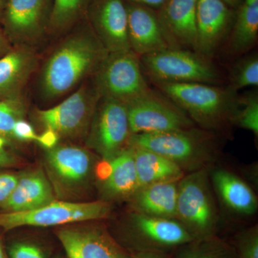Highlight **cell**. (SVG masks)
<instances>
[{
    "instance_id": "29",
    "label": "cell",
    "mask_w": 258,
    "mask_h": 258,
    "mask_svg": "<svg viewBox=\"0 0 258 258\" xmlns=\"http://www.w3.org/2000/svg\"><path fill=\"white\" fill-rule=\"evenodd\" d=\"M234 126L249 131L258 137V95L256 91L238 96V106L234 117Z\"/></svg>"
},
{
    "instance_id": "30",
    "label": "cell",
    "mask_w": 258,
    "mask_h": 258,
    "mask_svg": "<svg viewBox=\"0 0 258 258\" xmlns=\"http://www.w3.org/2000/svg\"><path fill=\"white\" fill-rule=\"evenodd\" d=\"M26 114V105L22 97L0 100V137L13 141L15 123L24 119Z\"/></svg>"
},
{
    "instance_id": "13",
    "label": "cell",
    "mask_w": 258,
    "mask_h": 258,
    "mask_svg": "<svg viewBox=\"0 0 258 258\" xmlns=\"http://www.w3.org/2000/svg\"><path fill=\"white\" fill-rule=\"evenodd\" d=\"M80 222L57 227L56 237L67 258H127L128 252L103 226Z\"/></svg>"
},
{
    "instance_id": "43",
    "label": "cell",
    "mask_w": 258,
    "mask_h": 258,
    "mask_svg": "<svg viewBox=\"0 0 258 258\" xmlns=\"http://www.w3.org/2000/svg\"><path fill=\"white\" fill-rule=\"evenodd\" d=\"M52 258H67L66 257V256L62 255V254H55V256H54Z\"/></svg>"
},
{
    "instance_id": "1",
    "label": "cell",
    "mask_w": 258,
    "mask_h": 258,
    "mask_svg": "<svg viewBox=\"0 0 258 258\" xmlns=\"http://www.w3.org/2000/svg\"><path fill=\"white\" fill-rule=\"evenodd\" d=\"M109 52L92 28L68 37L51 54L40 77V91L47 99L69 93L90 75L96 74Z\"/></svg>"
},
{
    "instance_id": "26",
    "label": "cell",
    "mask_w": 258,
    "mask_h": 258,
    "mask_svg": "<svg viewBox=\"0 0 258 258\" xmlns=\"http://www.w3.org/2000/svg\"><path fill=\"white\" fill-rule=\"evenodd\" d=\"M174 252V258H237L234 247L217 235L193 240Z\"/></svg>"
},
{
    "instance_id": "16",
    "label": "cell",
    "mask_w": 258,
    "mask_h": 258,
    "mask_svg": "<svg viewBox=\"0 0 258 258\" xmlns=\"http://www.w3.org/2000/svg\"><path fill=\"white\" fill-rule=\"evenodd\" d=\"M235 13L222 0H198L196 52L209 57L225 40Z\"/></svg>"
},
{
    "instance_id": "14",
    "label": "cell",
    "mask_w": 258,
    "mask_h": 258,
    "mask_svg": "<svg viewBox=\"0 0 258 258\" xmlns=\"http://www.w3.org/2000/svg\"><path fill=\"white\" fill-rule=\"evenodd\" d=\"M97 186L103 201H127L139 189L133 150L128 147L96 169Z\"/></svg>"
},
{
    "instance_id": "37",
    "label": "cell",
    "mask_w": 258,
    "mask_h": 258,
    "mask_svg": "<svg viewBox=\"0 0 258 258\" xmlns=\"http://www.w3.org/2000/svg\"><path fill=\"white\" fill-rule=\"evenodd\" d=\"M126 3H135L149 7L154 10H158L164 4L166 0H124Z\"/></svg>"
},
{
    "instance_id": "18",
    "label": "cell",
    "mask_w": 258,
    "mask_h": 258,
    "mask_svg": "<svg viewBox=\"0 0 258 258\" xmlns=\"http://www.w3.org/2000/svg\"><path fill=\"white\" fill-rule=\"evenodd\" d=\"M125 3L131 50L140 57L170 48L157 11L144 5Z\"/></svg>"
},
{
    "instance_id": "19",
    "label": "cell",
    "mask_w": 258,
    "mask_h": 258,
    "mask_svg": "<svg viewBox=\"0 0 258 258\" xmlns=\"http://www.w3.org/2000/svg\"><path fill=\"white\" fill-rule=\"evenodd\" d=\"M48 3L49 0H7L3 13L7 35L21 42L40 36Z\"/></svg>"
},
{
    "instance_id": "31",
    "label": "cell",
    "mask_w": 258,
    "mask_h": 258,
    "mask_svg": "<svg viewBox=\"0 0 258 258\" xmlns=\"http://www.w3.org/2000/svg\"><path fill=\"white\" fill-rule=\"evenodd\" d=\"M5 245L10 258H51L50 248L37 239L13 237Z\"/></svg>"
},
{
    "instance_id": "32",
    "label": "cell",
    "mask_w": 258,
    "mask_h": 258,
    "mask_svg": "<svg viewBox=\"0 0 258 258\" xmlns=\"http://www.w3.org/2000/svg\"><path fill=\"white\" fill-rule=\"evenodd\" d=\"M237 258H258V226H252L239 232L235 237Z\"/></svg>"
},
{
    "instance_id": "20",
    "label": "cell",
    "mask_w": 258,
    "mask_h": 258,
    "mask_svg": "<svg viewBox=\"0 0 258 258\" xmlns=\"http://www.w3.org/2000/svg\"><path fill=\"white\" fill-rule=\"evenodd\" d=\"M212 188L220 203L237 216L249 217L257 212V196L251 186L240 176L223 168L209 169Z\"/></svg>"
},
{
    "instance_id": "8",
    "label": "cell",
    "mask_w": 258,
    "mask_h": 258,
    "mask_svg": "<svg viewBox=\"0 0 258 258\" xmlns=\"http://www.w3.org/2000/svg\"><path fill=\"white\" fill-rule=\"evenodd\" d=\"M112 210V203L101 200L88 203L55 200L30 211L0 212V230L9 232L22 227H60L94 222L108 218Z\"/></svg>"
},
{
    "instance_id": "4",
    "label": "cell",
    "mask_w": 258,
    "mask_h": 258,
    "mask_svg": "<svg viewBox=\"0 0 258 258\" xmlns=\"http://www.w3.org/2000/svg\"><path fill=\"white\" fill-rule=\"evenodd\" d=\"M43 164L57 200L74 202L81 198L96 179V158L79 146L57 144L45 151Z\"/></svg>"
},
{
    "instance_id": "27",
    "label": "cell",
    "mask_w": 258,
    "mask_h": 258,
    "mask_svg": "<svg viewBox=\"0 0 258 258\" xmlns=\"http://www.w3.org/2000/svg\"><path fill=\"white\" fill-rule=\"evenodd\" d=\"M93 0H54L49 25L55 31H62L76 23Z\"/></svg>"
},
{
    "instance_id": "11",
    "label": "cell",
    "mask_w": 258,
    "mask_h": 258,
    "mask_svg": "<svg viewBox=\"0 0 258 258\" xmlns=\"http://www.w3.org/2000/svg\"><path fill=\"white\" fill-rule=\"evenodd\" d=\"M132 134L125 103L101 97L86 138V147L109 160L128 147Z\"/></svg>"
},
{
    "instance_id": "36",
    "label": "cell",
    "mask_w": 258,
    "mask_h": 258,
    "mask_svg": "<svg viewBox=\"0 0 258 258\" xmlns=\"http://www.w3.org/2000/svg\"><path fill=\"white\" fill-rule=\"evenodd\" d=\"M60 140V137L55 132L50 129H45L41 134L37 135L36 142L45 150H49L59 144Z\"/></svg>"
},
{
    "instance_id": "23",
    "label": "cell",
    "mask_w": 258,
    "mask_h": 258,
    "mask_svg": "<svg viewBox=\"0 0 258 258\" xmlns=\"http://www.w3.org/2000/svg\"><path fill=\"white\" fill-rule=\"evenodd\" d=\"M37 63V57L25 47L12 48L0 57V100L20 98Z\"/></svg>"
},
{
    "instance_id": "2",
    "label": "cell",
    "mask_w": 258,
    "mask_h": 258,
    "mask_svg": "<svg viewBox=\"0 0 258 258\" xmlns=\"http://www.w3.org/2000/svg\"><path fill=\"white\" fill-rule=\"evenodd\" d=\"M154 84L200 128L221 137L234 126L239 96L228 86L202 83Z\"/></svg>"
},
{
    "instance_id": "9",
    "label": "cell",
    "mask_w": 258,
    "mask_h": 258,
    "mask_svg": "<svg viewBox=\"0 0 258 258\" xmlns=\"http://www.w3.org/2000/svg\"><path fill=\"white\" fill-rule=\"evenodd\" d=\"M142 69L140 57L132 50L109 52L93 75V86L101 98L126 104L151 89Z\"/></svg>"
},
{
    "instance_id": "28",
    "label": "cell",
    "mask_w": 258,
    "mask_h": 258,
    "mask_svg": "<svg viewBox=\"0 0 258 258\" xmlns=\"http://www.w3.org/2000/svg\"><path fill=\"white\" fill-rule=\"evenodd\" d=\"M228 87L237 93L239 90L258 86V57L257 54L240 59L231 69Z\"/></svg>"
},
{
    "instance_id": "38",
    "label": "cell",
    "mask_w": 258,
    "mask_h": 258,
    "mask_svg": "<svg viewBox=\"0 0 258 258\" xmlns=\"http://www.w3.org/2000/svg\"><path fill=\"white\" fill-rule=\"evenodd\" d=\"M127 258H169L161 252H128Z\"/></svg>"
},
{
    "instance_id": "41",
    "label": "cell",
    "mask_w": 258,
    "mask_h": 258,
    "mask_svg": "<svg viewBox=\"0 0 258 258\" xmlns=\"http://www.w3.org/2000/svg\"><path fill=\"white\" fill-rule=\"evenodd\" d=\"M232 9H236L240 4L241 0H222Z\"/></svg>"
},
{
    "instance_id": "25",
    "label": "cell",
    "mask_w": 258,
    "mask_h": 258,
    "mask_svg": "<svg viewBox=\"0 0 258 258\" xmlns=\"http://www.w3.org/2000/svg\"><path fill=\"white\" fill-rule=\"evenodd\" d=\"M133 150L139 188L168 181H179L184 171L175 163L158 153L130 147Z\"/></svg>"
},
{
    "instance_id": "35",
    "label": "cell",
    "mask_w": 258,
    "mask_h": 258,
    "mask_svg": "<svg viewBox=\"0 0 258 258\" xmlns=\"http://www.w3.org/2000/svg\"><path fill=\"white\" fill-rule=\"evenodd\" d=\"M9 141L0 137V169L18 165L20 160L18 156L8 149Z\"/></svg>"
},
{
    "instance_id": "39",
    "label": "cell",
    "mask_w": 258,
    "mask_h": 258,
    "mask_svg": "<svg viewBox=\"0 0 258 258\" xmlns=\"http://www.w3.org/2000/svg\"><path fill=\"white\" fill-rule=\"evenodd\" d=\"M11 49L6 35L0 32V57L9 52Z\"/></svg>"
},
{
    "instance_id": "10",
    "label": "cell",
    "mask_w": 258,
    "mask_h": 258,
    "mask_svg": "<svg viewBox=\"0 0 258 258\" xmlns=\"http://www.w3.org/2000/svg\"><path fill=\"white\" fill-rule=\"evenodd\" d=\"M100 98L93 84L83 85L57 106L37 110L35 120L43 130L53 131L60 139H86Z\"/></svg>"
},
{
    "instance_id": "5",
    "label": "cell",
    "mask_w": 258,
    "mask_h": 258,
    "mask_svg": "<svg viewBox=\"0 0 258 258\" xmlns=\"http://www.w3.org/2000/svg\"><path fill=\"white\" fill-rule=\"evenodd\" d=\"M176 220L194 240L217 235L220 213L209 169L186 173L179 180Z\"/></svg>"
},
{
    "instance_id": "17",
    "label": "cell",
    "mask_w": 258,
    "mask_h": 258,
    "mask_svg": "<svg viewBox=\"0 0 258 258\" xmlns=\"http://www.w3.org/2000/svg\"><path fill=\"white\" fill-rule=\"evenodd\" d=\"M198 0H166L157 10L159 23L169 46L195 51Z\"/></svg>"
},
{
    "instance_id": "34",
    "label": "cell",
    "mask_w": 258,
    "mask_h": 258,
    "mask_svg": "<svg viewBox=\"0 0 258 258\" xmlns=\"http://www.w3.org/2000/svg\"><path fill=\"white\" fill-rule=\"evenodd\" d=\"M37 135L32 125L24 119L19 120L13 130V141L17 142H36Z\"/></svg>"
},
{
    "instance_id": "6",
    "label": "cell",
    "mask_w": 258,
    "mask_h": 258,
    "mask_svg": "<svg viewBox=\"0 0 258 258\" xmlns=\"http://www.w3.org/2000/svg\"><path fill=\"white\" fill-rule=\"evenodd\" d=\"M115 240L128 252L167 254L194 240L175 219L159 218L130 211L120 224Z\"/></svg>"
},
{
    "instance_id": "24",
    "label": "cell",
    "mask_w": 258,
    "mask_h": 258,
    "mask_svg": "<svg viewBox=\"0 0 258 258\" xmlns=\"http://www.w3.org/2000/svg\"><path fill=\"white\" fill-rule=\"evenodd\" d=\"M228 34L227 50L241 55L255 45L258 36V0H241Z\"/></svg>"
},
{
    "instance_id": "3",
    "label": "cell",
    "mask_w": 258,
    "mask_h": 258,
    "mask_svg": "<svg viewBox=\"0 0 258 258\" xmlns=\"http://www.w3.org/2000/svg\"><path fill=\"white\" fill-rule=\"evenodd\" d=\"M220 136L200 127L157 134H132L128 147L158 153L184 173L215 165L221 154Z\"/></svg>"
},
{
    "instance_id": "21",
    "label": "cell",
    "mask_w": 258,
    "mask_h": 258,
    "mask_svg": "<svg viewBox=\"0 0 258 258\" xmlns=\"http://www.w3.org/2000/svg\"><path fill=\"white\" fill-rule=\"evenodd\" d=\"M55 193L41 168L20 172L18 184L2 212L30 211L55 201Z\"/></svg>"
},
{
    "instance_id": "22",
    "label": "cell",
    "mask_w": 258,
    "mask_h": 258,
    "mask_svg": "<svg viewBox=\"0 0 258 258\" xmlns=\"http://www.w3.org/2000/svg\"><path fill=\"white\" fill-rule=\"evenodd\" d=\"M179 181L141 186L127 200L130 211L159 218L175 219Z\"/></svg>"
},
{
    "instance_id": "40",
    "label": "cell",
    "mask_w": 258,
    "mask_h": 258,
    "mask_svg": "<svg viewBox=\"0 0 258 258\" xmlns=\"http://www.w3.org/2000/svg\"><path fill=\"white\" fill-rule=\"evenodd\" d=\"M0 258H10L7 251L6 245H5V240L1 233H0Z\"/></svg>"
},
{
    "instance_id": "7",
    "label": "cell",
    "mask_w": 258,
    "mask_h": 258,
    "mask_svg": "<svg viewBox=\"0 0 258 258\" xmlns=\"http://www.w3.org/2000/svg\"><path fill=\"white\" fill-rule=\"evenodd\" d=\"M153 83H202L218 85L222 78L208 57L186 49H166L140 57Z\"/></svg>"
},
{
    "instance_id": "12",
    "label": "cell",
    "mask_w": 258,
    "mask_h": 258,
    "mask_svg": "<svg viewBox=\"0 0 258 258\" xmlns=\"http://www.w3.org/2000/svg\"><path fill=\"white\" fill-rule=\"evenodd\" d=\"M125 105L132 134L163 133L196 126L182 110L152 88Z\"/></svg>"
},
{
    "instance_id": "33",
    "label": "cell",
    "mask_w": 258,
    "mask_h": 258,
    "mask_svg": "<svg viewBox=\"0 0 258 258\" xmlns=\"http://www.w3.org/2000/svg\"><path fill=\"white\" fill-rule=\"evenodd\" d=\"M20 172L0 171V209L8 201L18 184Z\"/></svg>"
},
{
    "instance_id": "15",
    "label": "cell",
    "mask_w": 258,
    "mask_h": 258,
    "mask_svg": "<svg viewBox=\"0 0 258 258\" xmlns=\"http://www.w3.org/2000/svg\"><path fill=\"white\" fill-rule=\"evenodd\" d=\"M89 16L93 31L108 52L131 50L124 0H93Z\"/></svg>"
},
{
    "instance_id": "42",
    "label": "cell",
    "mask_w": 258,
    "mask_h": 258,
    "mask_svg": "<svg viewBox=\"0 0 258 258\" xmlns=\"http://www.w3.org/2000/svg\"><path fill=\"white\" fill-rule=\"evenodd\" d=\"M7 0H0V15L4 13L5 5H6Z\"/></svg>"
}]
</instances>
